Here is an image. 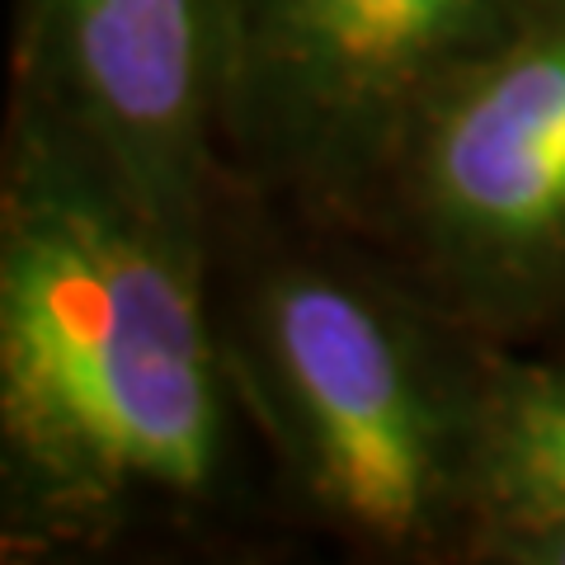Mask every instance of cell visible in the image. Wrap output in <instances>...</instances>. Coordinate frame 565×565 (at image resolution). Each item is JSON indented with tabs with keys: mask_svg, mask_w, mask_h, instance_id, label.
Listing matches in <instances>:
<instances>
[{
	"mask_svg": "<svg viewBox=\"0 0 565 565\" xmlns=\"http://www.w3.org/2000/svg\"><path fill=\"white\" fill-rule=\"evenodd\" d=\"M250 415L174 226L90 137L10 95L0 141V552L95 556L236 500Z\"/></svg>",
	"mask_w": 565,
	"mask_h": 565,
	"instance_id": "1",
	"label": "cell"
},
{
	"mask_svg": "<svg viewBox=\"0 0 565 565\" xmlns=\"http://www.w3.org/2000/svg\"><path fill=\"white\" fill-rule=\"evenodd\" d=\"M349 232L471 340L565 344V0L438 85Z\"/></svg>",
	"mask_w": 565,
	"mask_h": 565,
	"instance_id": "3",
	"label": "cell"
},
{
	"mask_svg": "<svg viewBox=\"0 0 565 565\" xmlns=\"http://www.w3.org/2000/svg\"><path fill=\"white\" fill-rule=\"evenodd\" d=\"M457 561L476 565H565V504L490 514L467 527Z\"/></svg>",
	"mask_w": 565,
	"mask_h": 565,
	"instance_id": "7",
	"label": "cell"
},
{
	"mask_svg": "<svg viewBox=\"0 0 565 565\" xmlns=\"http://www.w3.org/2000/svg\"><path fill=\"white\" fill-rule=\"evenodd\" d=\"M207 288L255 448L353 556L457 561L486 344L373 245L226 184Z\"/></svg>",
	"mask_w": 565,
	"mask_h": 565,
	"instance_id": "2",
	"label": "cell"
},
{
	"mask_svg": "<svg viewBox=\"0 0 565 565\" xmlns=\"http://www.w3.org/2000/svg\"><path fill=\"white\" fill-rule=\"evenodd\" d=\"M546 504H565V344H486L467 527Z\"/></svg>",
	"mask_w": 565,
	"mask_h": 565,
	"instance_id": "6",
	"label": "cell"
},
{
	"mask_svg": "<svg viewBox=\"0 0 565 565\" xmlns=\"http://www.w3.org/2000/svg\"><path fill=\"white\" fill-rule=\"evenodd\" d=\"M226 0H20L14 90L90 137L174 226L212 232Z\"/></svg>",
	"mask_w": 565,
	"mask_h": 565,
	"instance_id": "5",
	"label": "cell"
},
{
	"mask_svg": "<svg viewBox=\"0 0 565 565\" xmlns=\"http://www.w3.org/2000/svg\"><path fill=\"white\" fill-rule=\"evenodd\" d=\"M523 0H226V184L353 226L415 114Z\"/></svg>",
	"mask_w": 565,
	"mask_h": 565,
	"instance_id": "4",
	"label": "cell"
}]
</instances>
